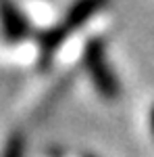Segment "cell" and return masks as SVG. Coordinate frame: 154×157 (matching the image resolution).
Returning <instances> with one entry per match:
<instances>
[{
  "label": "cell",
  "mask_w": 154,
  "mask_h": 157,
  "mask_svg": "<svg viewBox=\"0 0 154 157\" xmlns=\"http://www.w3.org/2000/svg\"><path fill=\"white\" fill-rule=\"evenodd\" d=\"M108 6V0H73L71 6L65 11V15L60 17V21L54 25H50L46 29H42L38 34V69L46 71L52 65L54 55L59 52V48L69 40V38L81 29L85 23H90V19L96 13L104 11Z\"/></svg>",
  "instance_id": "obj_1"
},
{
  "label": "cell",
  "mask_w": 154,
  "mask_h": 157,
  "mask_svg": "<svg viewBox=\"0 0 154 157\" xmlns=\"http://www.w3.org/2000/svg\"><path fill=\"white\" fill-rule=\"evenodd\" d=\"M81 65L94 86V90L104 101L115 103L121 97V84H119L117 73L113 71V67L108 63L106 40L102 36H92L85 40L81 50Z\"/></svg>",
  "instance_id": "obj_2"
},
{
  "label": "cell",
  "mask_w": 154,
  "mask_h": 157,
  "mask_svg": "<svg viewBox=\"0 0 154 157\" xmlns=\"http://www.w3.org/2000/svg\"><path fill=\"white\" fill-rule=\"evenodd\" d=\"M2 32L9 44H19L31 36V23L15 0H2Z\"/></svg>",
  "instance_id": "obj_3"
},
{
  "label": "cell",
  "mask_w": 154,
  "mask_h": 157,
  "mask_svg": "<svg viewBox=\"0 0 154 157\" xmlns=\"http://www.w3.org/2000/svg\"><path fill=\"white\" fill-rule=\"evenodd\" d=\"M2 157H25V138L21 132H15L4 147Z\"/></svg>",
  "instance_id": "obj_4"
},
{
  "label": "cell",
  "mask_w": 154,
  "mask_h": 157,
  "mask_svg": "<svg viewBox=\"0 0 154 157\" xmlns=\"http://www.w3.org/2000/svg\"><path fill=\"white\" fill-rule=\"evenodd\" d=\"M150 128H152V134H154V105L150 109Z\"/></svg>",
  "instance_id": "obj_5"
},
{
  "label": "cell",
  "mask_w": 154,
  "mask_h": 157,
  "mask_svg": "<svg viewBox=\"0 0 154 157\" xmlns=\"http://www.w3.org/2000/svg\"><path fill=\"white\" fill-rule=\"evenodd\" d=\"M83 157H96V155H83Z\"/></svg>",
  "instance_id": "obj_6"
}]
</instances>
